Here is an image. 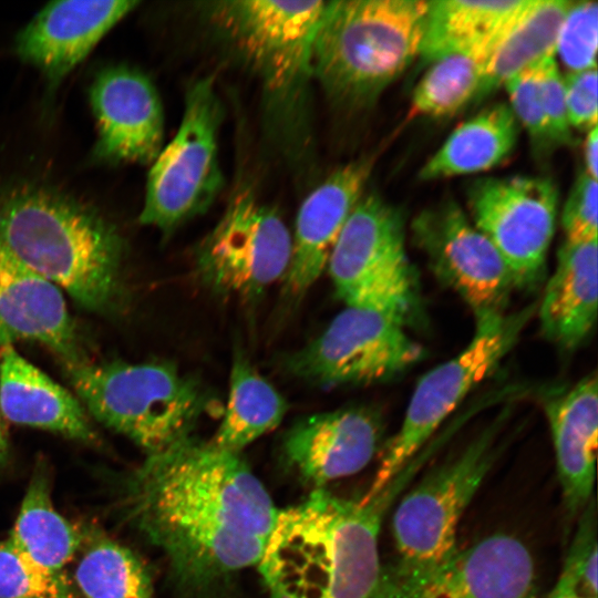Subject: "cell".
I'll return each mask as SVG.
<instances>
[{
  "mask_svg": "<svg viewBox=\"0 0 598 598\" xmlns=\"http://www.w3.org/2000/svg\"><path fill=\"white\" fill-rule=\"evenodd\" d=\"M125 496L131 522L196 581L257 565L278 513L240 454L194 435L146 455Z\"/></svg>",
  "mask_w": 598,
  "mask_h": 598,
  "instance_id": "6da1fadb",
  "label": "cell"
},
{
  "mask_svg": "<svg viewBox=\"0 0 598 598\" xmlns=\"http://www.w3.org/2000/svg\"><path fill=\"white\" fill-rule=\"evenodd\" d=\"M415 463L374 494L350 499L312 489L278 511L257 564L270 598H372L383 567L382 522Z\"/></svg>",
  "mask_w": 598,
  "mask_h": 598,
  "instance_id": "7a4b0ae2",
  "label": "cell"
},
{
  "mask_svg": "<svg viewBox=\"0 0 598 598\" xmlns=\"http://www.w3.org/2000/svg\"><path fill=\"white\" fill-rule=\"evenodd\" d=\"M0 246L87 311L112 316L125 302L120 233L64 193L35 184L0 192Z\"/></svg>",
  "mask_w": 598,
  "mask_h": 598,
  "instance_id": "3957f363",
  "label": "cell"
},
{
  "mask_svg": "<svg viewBox=\"0 0 598 598\" xmlns=\"http://www.w3.org/2000/svg\"><path fill=\"white\" fill-rule=\"evenodd\" d=\"M429 1H327L311 50V73L348 110L373 104L419 58Z\"/></svg>",
  "mask_w": 598,
  "mask_h": 598,
  "instance_id": "277c9868",
  "label": "cell"
},
{
  "mask_svg": "<svg viewBox=\"0 0 598 598\" xmlns=\"http://www.w3.org/2000/svg\"><path fill=\"white\" fill-rule=\"evenodd\" d=\"M63 369L87 414L146 455L192 436L213 409L214 399L203 383L171 362L87 359Z\"/></svg>",
  "mask_w": 598,
  "mask_h": 598,
  "instance_id": "5b68a950",
  "label": "cell"
},
{
  "mask_svg": "<svg viewBox=\"0 0 598 598\" xmlns=\"http://www.w3.org/2000/svg\"><path fill=\"white\" fill-rule=\"evenodd\" d=\"M327 270L346 306L384 311L405 327L421 322L420 279L406 251L404 218L379 195L360 198L333 246Z\"/></svg>",
  "mask_w": 598,
  "mask_h": 598,
  "instance_id": "8992f818",
  "label": "cell"
},
{
  "mask_svg": "<svg viewBox=\"0 0 598 598\" xmlns=\"http://www.w3.org/2000/svg\"><path fill=\"white\" fill-rule=\"evenodd\" d=\"M326 3L226 0L208 4L210 22L261 81L271 112L298 116L312 78V43Z\"/></svg>",
  "mask_w": 598,
  "mask_h": 598,
  "instance_id": "52a82bcc",
  "label": "cell"
},
{
  "mask_svg": "<svg viewBox=\"0 0 598 598\" xmlns=\"http://www.w3.org/2000/svg\"><path fill=\"white\" fill-rule=\"evenodd\" d=\"M536 309L534 302L475 322L465 348L419 379L399 430L383 447L368 493L379 492L398 475L466 396L492 375L536 316Z\"/></svg>",
  "mask_w": 598,
  "mask_h": 598,
  "instance_id": "ba28073f",
  "label": "cell"
},
{
  "mask_svg": "<svg viewBox=\"0 0 598 598\" xmlns=\"http://www.w3.org/2000/svg\"><path fill=\"white\" fill-rule=\"evenodd\" d=\"M512 406L504 408L460 453L429 472L396 504L394 564L421 568L456 548L457 526L502 451L501 434Z\"/></svg>",
  "mask_w": 598,
  "mask_h": 598,
  "instance_id": "9c48e42d",
  "label": "cell"
},
{
  "mask_svg": "<svg viewBox=\"0 0 598 598\" xmlns=\"http://www.w3.org/2000/svg\"><path fill=\"white\" fill-rule=\"evenodd\" d=\"M221 120L214 79L193 82L186 91L179 127L148 172L141 224L171 234L208 209L224 183L218 161Z\"/></svg>",
  "mask_w": 598,
  "mask_h": 598,
  "instance_id": "30bf717a",
  "label": "cell"
},
{
  "mask_svg": "<svg viewBox=\"0 0 598 598\" xmlns=\"http://www.w3.org/2000/svg\"><path fill=\"white\" fill-rule=\"evenodd\" d=\"M291 248V233L280 215L241 188L197 246L195 271L216 296L252 303L282 281Z\"/></svg>",
  "mask_w": 598,
  "mask_h": 598,
  "instance_id": "8fae6325",
  "label": "cell"
},
{
  "mask_svg": "<svg viewBox=\"0 0 598 598\" xmlns=\"http://www.w3.org/2000/svg\"><path fill=\"white\" fill-rule=\"evenodd\" d=\"M424 355L423 346L392 315L346 306L316 339L288 354L283 365L322 388L368 385L400 375Z\"/></svg>",
  "mask_w": 598,
  "mask_h": 598,
  "instance_id": "7c38bea8",
  "label": "cell"
},
{
  "mask_svg": "<svg viewBox=\"0 0 598 598\" xmlns=\"http://www.w3.org/2000/svg\"><path fill=\"white\" fill-rule=\"evenodd\" d=\"M467 203L471 220L503 257L515 289L538 290L546 280L558 214L553 181L520 175L480 178L470 185Z\"/></svg>",
  "mask_w": 598,
  "mask_h": 598,
  "instance_id": "4fadbf2b",
  "label": "cell"
},
{
  "mask_svg": "<svg viewBox=\"0 0 598 598\" xmlns=\"http://www.w3.org/2000/svg\"><path fill=\"white\" fill-rule=\"evenodd\" d=\"M372 598H538L537 571L519 538L495 533L431 566H383Z\"/></svg>",
  "mask_w": 598,
  "mask_h": 598,
  "instance_id": "5bb4252c",
  "label": "cell"
},
{
  "mask_svg": "<svg viewBox=\"0 0 598 598\" xmlns=\"http://www.w3.org/2000/svg\"><path fill=\"white\" fill-rule=\"evenodd\" d=\"M411 233L433 275L468 306L475 322L508 312L511 271L458 204L446 199L422 210Z\"/></svg>",
  "mask_w": 598,
  "mask_h": 598,
  "instance_id": "9a60e30c",
  "label": "cell"
},
{
  "mask_svg": "<svg viewBox=\"0 0 598 598\" xmlns=\"http://www.w3.org/2000/svg\"><path fill=\"white\" fill-rule=\"evenodd\" d=\"M384 425L370 408L351 406L302 417L282 439L285 461L313 489L363 470L378 452Z\"/></svg>",
  "mask_w": 598,
  "mask_h": 598,
  "instance_id": "2e32d148",
  "label": "cell"
},
{
  "mask_svg": "<svg viewBox=\"0 0 598 598\" xmlns=\"http://www.w3.org/2000/svg\"><path fill=\"white\" fill-rule=\"evenodd\" d=\"M90 102L97 122L94 158L105 163H153L162 150L163 109L142 72L110 66L96 74Z\"/></svg>",
  "mask_w": 598,
  "mask_h": 598,
  "instance_id": "e0dca14e",
  "label": "cell"
},
{
  "mask_svg": "<svg viewBox=\"0 0 598 598\" xmlns=\"http://www.w3.org/2000/svg\"><path fill=\"white\" fill-rule=\"evenodd\" d=\"M375 157L367 156L334 169L299 207L283 293L301 299L319 279L351 212L360 200Z\"/></svg>",
  "mask_w": 598,
  "mask_h": 598,
  "instance_id": "ac0fdd59",
  "label": "cell"
},
{
  "mask_svg": "<svg viewBox=\"0 0 598 598\" xmlns=\"http://www.w3.org/2000/svg\"><path fill=\"white\" fill-rule=\"evenodd\" d=\"M38 342L62 365L87 360L63 291L0 246V348Z\"/></svg>",
  "mask_w": 598,
  "mask_h": 598,
  "instance_id": "d6986e66",
  "label": "cell"
},
{
  "mask_svg": "<svg viewBox=\"0 0 598 598\" xmlns=\"http://www.w3.org/2000/svg\"><path fill=\"white\" fill-rule=\"evenodd\" d=\"M137 1H54L17 35L18 56L58 85Z\"/></svg>",
  "mask_w": 598,
  "mask_h": 598,
  "instance_id": "ffe728a7",
  "label": "cell"
},
{
  "mask_svg": "<svg viewBox=\"0 0 598 598\" xmlns=\"http://www.w3.org/2000/svg\"><path fill=\"white\" fill-rule=\"evenodd\" d=\"M549 426L563 502L575 518L592 498L598 445L597 372L553 389L542 398Z\"/></svg>",
  "mask_w": 598,
  "mask_h": 598,
  "instance_id": "44dd1931",
  "label": "cell"
},
{
  "mask_svg": "<svg viewBox=\"0 0 598 598\" xmlns=\"http://www.w3.org/2000/svg\"><path fill=\"white\" fill-rule=\"evenodd\" d=\"M0 413L19 425L101 444L78 398L21 357L13 346L0 348Z\"/></svg>",
  "mask_w": 598,
  "mask_h": 598,
  "instance_id": "7402d4cb",
  "label": "cell"
},
{
  "mask_svg": "<svg viewBox=\"0 0 598 598\" xmlns=\"http://www.w3.org/2000/svg\"><path fill=\"white\" fill-rule=\"evenodd\" d=\"M545 283L536 309L540 331L561 351L573 352L589 339L597 322V239L565 240Z\"/></svg>",
  "mask_w": 598,
  "mask_h": 598,
  "instance_id": "603a6c76",
  "label": "cell"
},
{
  "mask_svg": "<svg viewBox=\"0 0 598 598\" xmlns=\"http://www.w3.org/2000/svg\"><path fill=\"white\" fill-rule=\"evenodd\" d=\"M519 124L509 105L493 104L460 124L422 166V181L483 172L514 151Z\"/></svg>",
  "mask_w": 598,
  "mask_h": 598,
  "instance_id": "cb8c5ba5",
  "label": "cell"
},
{
  "mask_svg": "<svg viewBox=\"0 0 598 598\" xmlns=\"http://www.w3.org/2000/svg\"><path fill=\"white\" fill-rule=\"evenodd\" d=\"M526 0L429 1L419 58L430 64L446 54L498 40Z\"/></svg>",
  "mask_w": 598,
  "mask_h": 598,
  "instance_id": "d4e9b609",
  "label": "cell"
},
{
  "mask_svg": "<svg viewBox=\"0 0 598 598\" xmlns=\"http://www.w3.org/2000/svg\"><path fill=\"white\" fill-rule=\"evenodd\" d=\"M571 1L526 0L497 41L474 101L481 102L515 74L555 55L559 28Z\"/></svg>",
  "mask_w": 598,
  "mask_h": 598,
  "instance_id": "484cf974",
  "label": "cell"
},
{
  "mask_svg": "<svg viewBox=\"0 0 598 598\" xmlns=\"http://www.w3.org/2000/svg\"><path fill=\"white\" fill-rule=\"evenodd\" d=\"M84 538V529L54 508L48 471L39 463L7 540L35 564L58 573L80 550Z\"/></svg>",
  "mask_w": 598,
  "mask_h": 598,
  "instance_id": "4316f807",
  "label": "cell"
},
{
  "mask_svg": "<svg viewBox=\"0 0 598 598\" xmlns=\"http://www.w3.org/2000/svg\"><path fill=\"white\" fill-rule=\"evenodd\" d=\"M287 403L276 388L237 349L233 355L225 414L210 440L228 452H240L275 430L285 417Z\"/></svg>",
  "mask_w": 598,
  "mask_h": 598,
  "instance_id": "83f0119b",
  "label": "cell"
},
{
  "mask_svg": "<svg viewBox=\"0 0 598 598\" xmlns=\"http://www.w3.org/2000/svg\"><path fill=\"white\" fill-rule=\"evenodd\" d=\"M498 40L453 52L431 62L414 87L410 114L448 116L474 102Z\"/></svg>",
  "mask_w": 598,
  "mask_h": 598,
  "instance_id": "f1b7e54d",
  "label": "cell"
},
{
  "mask_svg": "<svg viewBox=\"0 0 598 598\" xmlns=\"http://www.w3.org/2000/svg\"><path fill=\"white\" fill-rule=\"evenodd\" d=\"M80 550L74 579L83 598H154L147 569L127 547L90 532Z\"/></svg>",
  "mask_w": 598,
  "mask_h": 598,
  "instance_id": "f546056e",
  "label": "cell"
},
{
  "mask_svg": "<svg viewBox=\"0 0 598 598\" xmlns=\"http://www.w3.org/2000/svg\"><path fill=\"white\" fill-rule=\"evenodd\" d=\"M0 598L83 597L64 570H48L4 540L0 542Z\"/></svg>",
  "mask_w": 598,
  "mask_h": 598,
  "instance_id": "4dcf8cb0",
  "label": "cell"
},
{
  "mask_svg": "<svg viewBox=\"0 0 598 598\" xmlns=\"http://www.w3.org/2000/svg\"><path fill=\"white\" fill-rule=\"evenodd\" d=\"M579 522L556 582L578 594L597 598L598 545L597 507L595 497L578 515Z\"/></svg>",
  "mask_w": 598,
  "mask_h": 598,
  "instance_id": "1f68e13d",
  "label": "cell"
},
{
  "mask_svg": "<svg viewBox=\"0 0 598 598\" xmlns=\"http://www.w3.org/2000/svg\"><path fill=\"white\" fill-rule=\"evenodd\" d=\"M598 3L571 1L559 28L555 54L569 72L596 68Z\"/></svg>",
  "mask_w": 598,
  "mask_h": 598,
  "instance_id": "d6a6232c",
  "label": "cell"
},
{
  "mask_svg": "<svg viewBox=\"0 0 598 598\" xmlns=\"http://www.w3.org/2000/svg\"><path fill=\"white\" fill-rule=\"evenodd\" d=\"M540 61L512 76L504 86L517 122L526 128L537 148L548 150L551 145L542 96Z\"/></svg>",
  "mask_w": 598,
  "mask_h": 598,
  "instance_id": "836d02e7",
  "label": "cell"
},
{
  "mask_svg": "<svg viewBox=\"0 0 598 598\" xmlns=\"http://www.w3.org/2000/svg\"><path fill=\"white\" fill-rule=\"evenodd\" d=\"M597 179L585 171L576 178L561 213L565 240L597 239Z\"/></svg>",
  "mask_w": 598,
  "mask_h": 598,
  "instance_id": "e575fe53",
  "label": "cell"
},
{
  "mask_svg": "<svg viewBox=\"0 0 598 598\" xmlns=\"http://www.w3.org/2000/svg\"><path fill=\"white\" fill-rule=\"evenodd\" d=\"M540 87L551 147L573 143L563 75L555 55H548L540 61Z\"/></svg>",
  "mask_w": 598,
  "mask_h": 598,
  "instance_id": "d590c367",
  "label": "cell"
},
{
  "mask_svg": "<svg viewBox=\"0 0 598 598\" xmlns=\"http://www.w3.org/2000/svg\"><path fill=\"white\" fill-rule=\"evenodd\" d=\"M563 81L571 128L588 131L597 126V68L568 72Z\"/></svg>",
  "mask_w": 598,
  "mask_h": 598,
  "instance_id": "8d00e7d4",
  "label": "cell"
},
{
  "mask_svg": "<svg viewBox=\"0 0 598 598\" xmlns=\"http://www.w3.org/2000/svg\"><path fill=\"white\" fill-rule=\"evenodd\" d=\"M585 172L597 179L598 175V130L597 126L588 130L584 145Z\"/></svg>",
  "mask_w": 598,
  "mask_h": 598,
  "instance_id": "74e56055",
  "label": "cell"
},
{
  "mask_svg": "<svg viewBox=\"0 0 598 598\" xmlns=\"http://www.w3.org/2000/svg\"><path fill=\"white\" fill-rule=\"evenodd\" d=\"M547 598H588V597H585L578 594L577 591L556 582Z\"/></svg>",
  "mask_w": 598,
  "mask_h": 598,
  "instance_id": "f35d334b",
  "label": "cell"
},
{
  "mask_svg": "<svg viewBox=\"0 0 598 598\" xmlns=\"http://www.w3.org/2000/svg\"><path fill=\"white\" fill-rule=\"evenodd\" d=\"M7 435L4 431V425L2 423V415L0 413V463L2 462L4 454L7 452Z\"/></svg>",
  "mask_w": 598,
  "mask_h": 598,
  "instance_id": "ab89813d",
  "label": "cell"
}]
</instances>
